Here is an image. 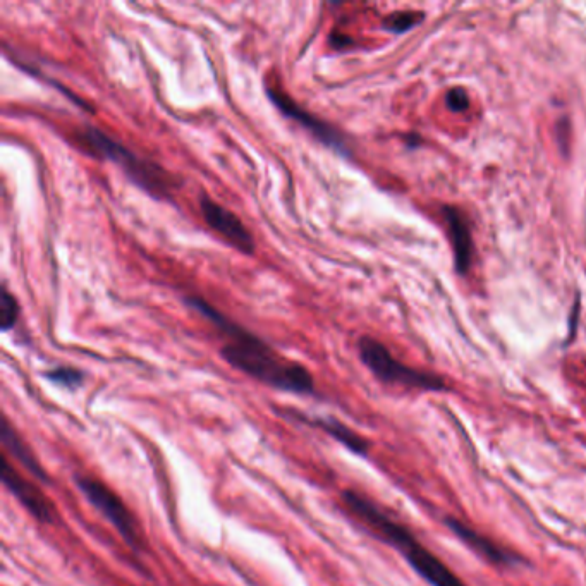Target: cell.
I'll return each instance as SVG.
<instances>
[{
    "label": "cell",
    "mask_w": 586,
    "mask_h": 586,
    "mask_svg": "<svg viewBox=\"0 0 586 586\" xmlns=\"http://www.w3.org/2000/svg\"><path fill=\"white\" fill-rule=\"evenodd\" d=\"M184 301L196 312L202 313L208 322H212L222 332V336L227 337L226 344L220 348V356L232 368L277 391L303 396L315 394V379L301 363L286 360L274 348H270L267 342L232 322L231 318L220 313L208 301L196 296H188Z\"/></svg>",
    "instance_id": "obj_1"
},
{
    "label": "cell",
    "mask_w": 586,
    "mask_h": 586,
    "mask_svg": "<svg viewBox=\"0 0 586 586\" xmlns=\"http://www.w3.org/2000/svg\"><path fill=\"white\" fill-rule=\"evenodd\" d=\"M342 502L348 507L349 513L355 514L356 518L360 519L363 525H367L380 540L394 547L428 585L466 586L458 574L415 537V533L411 532L408 526L399 523L370 497L349 489L342 492Z\"/></svg>",
    "instance_id": "obj_2"
},
{
    "label": "cell",
    "mask_w": 586,
    "mask_h": 586,
    "mask_svg": "<svg viewBox=\"0 0 586 586\" xmlns=\"http://www.w3.org/2000/svg\"><path fill=\"white\" fill-rule=\"evenodd\" d=\"M74 140L78 141V145L86 153H92L93 157L114 162L131 183H135L155 200H169L178 188V181L171 172L165 171L164 167L152 160L136 155L133 150L124 147L121 141L114 140L102 129L85 126L76 131Z\"/></svg>",
    "instance_id": "obj_3"
},
{
    "label": "cell",
    "mask_w": 586,
    "mask_h": 586,
    "mask_svg": "<svg viewBox=\"0 0 586 586\" xmlns=\"http://www.w3.org/2000/svg\"><path fill=\"white\" fill-rule=\"evenodd\" d=\"M360 360L384 384L403 385L420 391H446L447 382L440 375L408 367L392 356L382 342L373 337L358 341Z\"/></svg>",
    "instance_id": "obj_4"
},
{
    "label": "cell",
    "mask_w": 586,
    "mask_h": 586,
    "mask_svg": "<svg viewBox=\"0 0 586 586\" xmlns=\"http://www.w3.org/2000/svg\"><path fill=\"white\" fill-rule=\"evenodd\" d=\"M74 482L86 501L90 502V506L97 509L98 513L114 526L119 537L123 538L124 544L128 545L135 554H140L145 542H143L140 526L136 523L135 514L129 511L126 502L98 478L78 473L74 475Z\"/></svg>",
    "instance_id": "obj_5"
},
{
    "label": "cell",
    "mask_w": 586,
    "mask_h": 586,
    "mask_svg": "<svg viewBox=\"0 0 586 586\" xmlns=\"http://www.w3.org/2000/svg\"><path fill=\"white\" fill-rule=\"evenodd\" d=\"M267 97L277 109L281 110L284 116L300 124L301 128H305L315 140L320 141L327 148H332L342 157H351L348 140L339 129L334 128L332 124L325 123L315 114H310L298 102H294L293 97H289L287 93L282 92L281 88H277L275 85L267 86Z\"/></svg>",
    "instance_id": "obj_6"
},
{
    "label": "cell",
    "mask_w": 586,
    "mask_h": 586,
    "mask_svg": "<svg viewBox=\"0 0 586 586\" xmlns=\"http://www.w3.org/2000/svg\"><path fill=\"white\" fill-rule=\"evenodd\" d=\"M0 478L11 494L18 499L19 504L37 519L42 525H54L57 521V511L49 497L38 489L35 483L23 477L11 461L7 459L6 452L0 458Z\"/></svg>",
    "instance_id": "obj_7"
},
{
    "label": "cell",
    "mask_w": 586,
    "mask_h": 586,
    "mask_svg": "<svg viewBox=\"0 0 586 586\" xmlns=\"http://www.w3.org/2000/svg\"><path fill=\"white\" fill-rule=\"evenodd\" d=\"M200 212L205 224L226 239L232 248H236L245 255H253L255 239L238 215L215 202L208 195L200 196Z\"/></svg>",
    "instance_id": "obj_8"
},
{
    "label": "cell",
    "mask_w": 586,
    "mask_h": 586,
    "mask_svg": "<svg viewBox=\"0 0 586 586\" xmlns=\"http://www.w3.org/2000/svg\"><path fill=\"white\" fill-rule=\"evenodd\" d=\"M446 526L451 530L452 535H456L468 549L473 550L477 556L482 557L490 564H494V566L514 568V566H519V564H525L526 562L523 557L518 556L513 550L506 549L504 545L497 544L492 538L475 530L473 526L466 525L463 519L447 516Z\"/></svg>",
    "instance_id": "obj_9"
},
{
    "label": "cell",
    "mask_w": 586,
    "mask_h": 586,
    "mask_svg": "<svg viewBox=\"0 0 586 586\" xmlns=\"http://www.w3.org/2000/svg\"><path fill=\"white\" fill-rule=\"evenodd\" d=\"M286 416L287 418L296 416L300 422L306 423V425H310L313 428H320L322 432L336 440L337 444H341L349 452H353V454L361 456V458H367L370 447H372L368 439H365L363 435L358 434L353 428L348 427L346 423L339 422L337 418H332V416H308L303 415L300 411H293V409H287Z\"/></svg>",
    "instance_id": "obj_10"
},
{
    "label": "cell",
    "mask_w": 586,
    "mask_h": 586,
    "mask_svg": "<svg viewBox=\"0 0 586 586\" xmlns=\"http://www.w3.org/2000/svg\"><path fill=\"white\" fill-rule=\"evenodd\" d=\"M0 444L4 452H9L13 459L23 466V470L28 471V475L37 478L38 482L47 483V485L52 483L49 471L43 468L37 454L26 444L25 439L19 435L18 430L6 415H2L0 420Z\"/></svg>",
    "instance_id": "obj_11"
},
{
    "label": "cell",
    "mask_w": 586,
    "mask_h": 586,
    "mask_svg": "<svg viewBox=\"0 0 586 586\" xmlns=\"http://www.w3.org/2000/svg\"><path fill=\"white\" fill-rule=\"evenodd\" d=\"M442 214L446 219L449 238H451L456 269L459 274H468L473 262V238H471L470 224L463 212L456 207L442 208Z\"/></svg>",
    "instance_id": "obj_12"
},
{
    "label": "cell",
    "mask_w": 586,
    "mask_h": 586,
    "mask_svg": "<svg viewBox=\"0 0 586 586\" xmlns=\"http://www.w3.org/2000/svg\"><path fill=\"white\" fill-rule=\"evenodd\" d=\"M45 379L55 385H61L64 389H71L76 391L80 389L83 380H85V373L73 367H55L52 370L45 372Z\"/></svg>",
    "instance_id": "obj_13"
},
{
    "label": "cell",
    "mask_w": 586,
    "mask_h": 586,
    "mask_svg": "<svg viewBox=\"0 0 586 586\" xmlns=\"http://www.w3.org/2000/svg\"><path fill=\"white\" fill-rule=\"evenodd\" d=\"M19 303L16 296L6 286L2 287L0 294V329L2 332H9L14 325L18 324Z\"/></svg>",
    "instance_id": "obj_14"
},
{
    "label": "cell",
    "mask_w": 586,
    "mask_h": 586,
    "mask_svg": "<svg viewBox=\"0 0 586 586\" xmlns=\"http://www.w3.org/2000/svg\"><path fill=\"white\" fill-rule=\"evenodd\" d=\"M423 19L422 13H394L384 19V30L391 33H404L411 30L413 26L418 25Z\"/></svg>",
    "instance_id": "obj_15"
},
{
    "label": "cell",
    "mask_w": 586,
    "mask_h": 586,
    "mask_svg": "<svg viewBox=\"0 0 586 586\" xmlns=\"http://www.w3.org/2000/svg\"><path fill=\"white\" fill-rule=\"evenodd\" d=\"M447 105L454 112H463L470 107L468 93L464 92L463 88H452L451 92L447 93Z\"/></svg>",
    "instance_id": "obj_16"
}]
</instances>
